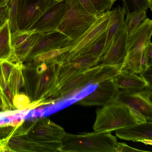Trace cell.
I'll list each match as a JSON object with an SVG mask.
<instances>
[{"label":"cell","mask_w":152,"mask_h":152,"mask_svg":"<svg viewBox=\"0 0 152 152\" xmlns=\"http://www.w3.org/2000/svg\"><path fill=\"white\" fill-rule=\"evenodd\" d=\"M71 45L60 48L51 50L39 53L26 61L34 64H38L46 61L56 58L68 52Z\"/></svg>","instance_id":"24"},{"label":"cell","mask_w":152,"mask_h":152,"mask_svg":"<svg viewBox=\"0 0 152 152\" xmlns=\"http://www.w3.org/2000/svg\"><path fill=\"white\" fill-rule=\"evenodd\" d=\"M43 33L35 32L17 47L13 50L7 61L14 64L22 63L26 60L31 49L37 43Z\"/></svg>","instance_id":"19"},{"label":"cell","mask_w":152,"mask_h":152,"mask_svg":"<svg viewBox=\"0 0 152 152\" xmlns=\"http://www.w3.org/2000/svg\"><path fill=\"white\" fill-rule=\"evenodd\" d=\"M144 48H138L128 51L121 65L122 70L134 74L140 73L141 60Z\"/></svg>","instance_id":"21"},{"label":"cell","mask_w":152,"mask_h":152,"mask_svg":"<svg viewBox=\"0 0 152 152\" xmlns=\"http://www.w3.org/2000/svg\"><path fill=\"white\" fill-rule=\"evenodd\" d=\"M10 0H0V6L8 4Z\"/></svg>","instance_id":"43"},{"label":"cell","mask_w":152,"mask_h":152,"mask_svg":"<svg viewBox=\"0 0 152 152\" xmlns=\"http://www.w3.org/2000/svg\"><path fill=\"white\" fill-rule=\"evenodd\" d=\"M63 60L62 55L38 64H23V86L26 95L35 108L45 104L48 97H53L58 86Z\"/></svg>","instance_id":"1"},{"label":"cell","mask_w":152,"mask_h":152,"mask_svg":"<svg viewBox=\"0 0 152 152\" xmlns=\"http://www.w3.org/2000/svg\"><path fill=\"white\" fill-rule=\"evenodd\" d=\"M152 34V21L147 18L136 29L129 34L127 52L138 48H145L151 42Z\"/></svg>","instance_id":"17"},{"label":"cell","mask_w":152,"mask_h":152,"mask_svg":"<svg viewBox=\"0 0 152 152\" xmlns=\"http://www.w3.org/2000/svg\"><path fill=\"white\" fill-rule=\"evenodd\" d=\"M77 0L89 13L96 17H97L98 15L89 0Z\"/></svg>","instance_id":"36"},{"label":"cell","mask_w":152,"mask_h":152,"mask_svg":"<svg viewBox=\"0 0 152 152\" xmlns=\"http://www.w3.org/2000/svg\"><path fill=\"white\" fill-rule=\"evenodd\" d=\"M96 113V117L93 128L96 132H111L147 121L134 109L113 102L98 108Z\"/></svg>","instance_id":"2"},{"label":"cell","mask_w":152,"mask_h":152,"mask_svg":"<svg viewBox=\"0 0 152 152\" xmlns=\"http://www.w3.org/2000/svg\"><path fill=\"white\" fill-rule=\"evenodd\" d=\"M35 32L34 30L15 32L11 34V43L12 49L17 47Z\"/></svg>","instance_id":"30"},{"label":"cell","mask_w":152,"mask_h":152,"mask_svg":"<svg viewBox=\"0 0 152 152\" xmlns=\"http://www.w3.org/2000/svg\"><path fill=\"white\" fill-rule=\"evenodd\" d=\"M55 0L57 1H60V0Z\"/></svg>","instance_id":"46"},{"label":"cell","mask_w":152,"mask_h":152,"mask_svg":"<svg viewBox=\"0 0 152 152\" xmlns=\"http://www.w3.org/2000/svg\"><path fill=\"white\" fill-rule=\"evenodd\" d=\"M113 80L119 89L140 90L148 87L152 88V85L142 76L125 71L122 70Z\"/></svg>","instance_id":"18"},{"label":"cell","mask_w":152,"mask_h":152,"mask_svg":"<svg viewBox=\"0 0 152 152\" xmlns=\"http://www.w3.org/2000/svg\"><path fill=\"white\" fill-rule=\"evenodd\" d=\"M140 67L141 71L140 73L146 71L149 68L151 67H149L148 65L145 47L143 49L142 52L141 60Z\"/></svg>","instance_id":"37"},{"label":"cell","mask_w":152,"mask_h":152,"mask_svg":"<svg viewBox=\"0 0 152 152\" xmlns=\"http://www.w3.org/2000/svg\"><path fill=\"white\" fill-rule=\"evenodd\" d=\"M98 15L107 10L110 11L113 5L110 0H89Z\"/></svg>","instance_id":"32"},{"label":"cell","mask_w":152,"mask_h":152,"mask_svg":"<svg viewBox=\"0 0 152 152\" xmlns=\"http://www.w3.org/2000/svg\"><path fill=\"white\" fill-rule=\"evenodd\" d=\"M123 5L126 10V14L149 8L148 0H123Z\"/></svg>","instance_id":"27"},{"label":"cell","mask_w":152,"mask_h":152,"mask_svg":"<svg viewBox=\"0 0 152 152\" xmlns=\"http://www.w3.org/2000/svg\"><path fill=\"white\" fill-rule=\"evenodd\" d=\"M77 0H66L65 13L56 30L66 35L70 42L85 32L96 20Z\"/></svg>","instance_id":"4"},{"label":"cell","mask_w":152,"mask_h":152,"mask_svg":"<svg viewBox=\"0 0 152 152\" xmlns=\"http://www.w3.org/2000/svg\"><path fill=\"white\" fill-rule=\"evenodd\" d=\"M117 137L111 132L66 133L61 141V152H115Z\"/></svg>","instance_id":"3"},{"label":"cell","mask_w":152,"mask_h":152,"mask_svg":"<svg viewBox=\"0 0 152 152\" xmlns=\"http://www.w3.org/2000/svg\"><path fill=\"white\" fill-rule=\"evenodd\" d=\"M128 35L125 24L116 35L106 53L100 58L102 64L108 65L121 64L127 52Z\"/></svg>","instance_id":"12"},{"label":"cell","mask_w":152,"mask_h":152,"mask_svg":"<svg viewBox=\"0 0 152 152\" xmlns=\"http://www.w3.org/2000/svg\"><path fill=\"white\" fill-rule=\"evenodd\" d=\"M29 121L26 126L24 121L23 129L28 137L35 141L42 142H61L66 133L63 128L45 117Z\"/></svg>","instance_id":"6"},{"label":"cell","mask_w":152,"mask_h":152,"mask_svg":"<svg viewBox=\"0 0 152 152\" xmlns=\"http://www.w3.org/2000/svg\"><path fill=\"white\" fill-rule=\"evenodd\" d=\"M107 31L99 37L92 44L86 53H90L99 57L104 46Z\"/></svg>","instance_id":"31"},{"label":"cell","mask_w":152,"mask_h":152,"mask_svg":"<svg viewBox=\"0 0 152 152\" xmlns=\"http://www.w3.org/2000/svg\"><path fill=\"white\" fill-rule=\"evenodd\" d=\"M2 73L5 80L7 83L9 81L12 71L16 64L7 60L1 61Z\"/></svg>","instance_id":"33"},{"label":"cell","mask_w":152,"mask_h":152,"mask_svg":"<svg viewBox=\"0 0 152 152\" xmlns=\"http://www.w3.org/2000/svg\"><path fill=\"white\" fill-rule=\"evenodd\" d=\"M102 64L79 73L58 86L53 97L58 98L90 83L91 80L104 66Z\"/></svg>","instance_id":"13"},{"label":"cell","mask_w":152,"mask_h":152,"mask_svg":"<svg viewBox=\"0 0 152 152\" xmlns=\"http://www.w3.org/2000/svg\"><path fill=\"white\" fill-rule=\"evenodd\" d=\"M24 118L0 124V147L1 151H7L9 140L14 135L24 121Z\"/></svg>","instance_id":"22"},{"label":"cell","mask_w":152,"mask_h":152,"mask_svg":"<svg viewBox=\"0 0 152 152\" xmlns=\"http://www.w3.org/2000/svg\"><path fill=\"white\" fill-rule=\"evenodd\" d=\"M22 63L15 65L8 82L12 89L14 97L19 94L20 88L23 87L24 79L22 71Z\"/></svg>","instance_id":"25"},{"label":"cell","mask_w":152,"mask_h":152,"mask_svg":"<svg viewBox=\"0 0 152 152\" xmlns=\"http://www.w3.org/2000/svg\"><path fill=\"white\" fill-rule=\"evenodd\" d=\"M100 61L98 56L86 53L70 60L65 59L63 64L73 74L81 72L94 66Z\"/></svg>","instance_id":"20"},{"label":"cell","mask_w":152,"mask_h":152,"mask_svg":"<svg viewBox=\"0 0 152 152\" xmlns=\"http://www.w3.org/2000/svg\"><path fill=\"white\" fill-rule=\"evenodd\" d=\"M116 136L121 139L139 142L152 140V122L147 121L121 128L115 130Z\"/></svg>","instance_id":"16"},{"label":"cell","mask_w":152,"mask_h":152,"mask_svg":"<svg viewBox=\"0 0 152 152\" xmlns=\"http://www.w3.org/2000/svg\"><path fill=\"white\" fill-rule=\"evenodd\" d=\"M0 152L1 151V149L0 147Z\"/></svg>","instance_id":"47"},{"label":"cell","mask_w":152,"mask_h":152,"mask_svg":"<svg viewBox=\"0 0 152 152\" xmlns=\"http://www.w3.org/2000/svg\"><path fill=\"white\" fill-rule=\"evenodd\" d=\"M13 49L11 43V33L8 20L0 28V61L7 60Z\"/></svg>","instance_id":"23"},{"label":"cell","mask_w":152,"mask_h":152,"mask_svg":"<svg viewBox=\"0 0 152 152\" xmlns=\"http://www.w3.org/2000/svg\"><path fill=\"white\" fill-rule=\"evenodd\" d=\"M145 49L146 52L148 65L149 67H151L152 65V44L151 42L145 47Z\"/></svg>","instance_id":"38"},{"label":"cell","mask_w":152,"mask_h":152,"mask_svg":"<svg viewBox=\"0 0 152 152\" xmlns=\"http://www.w3.org/2000/svg\"><path fill=\"white\" fill-rule=\"evenodd\" d=\"M126 14V10L124 5H118L114 9L110 11L106 41L100 55V58L106 53L116 34L125 26L124 18Z\"/></svg>","instance_id":"15"},{"label":"cell","mask_w":152,"mask_h":152,"mask_svg":"<svg viewBox=\"0 0 152 152\" xmlns=\"http://www.w3.org/2000/svg\"><path fill=\"white\" fill-rule=\"evenodd\" d=\"M61 142H42L33 140L26 134L16 132L9 140L7 151L55 152L59 151Z\"/></svg>","instance_id":"10"},{"label":"cell","mask_w":152,"mask_h":152,"mask_svg":"<svg viewBox=\"0 0 152 152\" xmlns=\"http://www.w3.org/2000/svg\"><path fill=\"white\" fill-rule=\"evenodd\" d=\"M13 105L17 110H29L33 109L32 104L28 96L24 94H18L13 99Z\"/></svg>","instance_id":"29"},{"label":"cell","mask_w":152,"mask_h":152,"mask_svg":"<svg viewBox=\"0 0 152 152\" xmlns=\"http://www.w3.org/2000/svg\"><path fill=\"white\" fill-rule=\"evenodd\" d=\"M66 0H49L41 16L28 30L45 33L56 30L65 11Z\"/></svg>","instance_id":"8"},{"label":"cell","mask_w":152,"mask_h":152,"mask_svg":"<svg viewBox=\"0 0 152 152\" xmlns=\"http://www.w3.org/2000/svg\"><path fill=\"white\" fill-rule=\"evenodd\" d=\"M146 18V11L145 10L126 14L125 22L129 34L136 29Z\"/></svg>","instance_id":"26"},{"label":"cell","mask_w":152,"mask_h":152,"mask_svg":"<svg viewBox=\"0 0 152 152\" xmlns=\"http://www.w3.org/2000/svg\"><path fill=\"white\" fill-rule=\"evenodd\" d=\"M0 110L9 111L16 110L7 100L0 90Z\"/></svg>","instance_id":"34"},{"label":"cell","mask_w":152,"mask_h":152,"mask_svg":"<svg viewBox=\"0 0 152 152\" xmlns=\"http://www.w3.org/2000/svg\"><path fill=\"white\" fill-rule=\"evenodd\" d=\"M115 152H149L137 149L127 145L125 143L118 142L115 148Z\"/></svg>","instance_id":"35"},{"label":"cell","mask_w":152,"mask_h":152,"mask_svg":"<svg viewBox=\"0 0 152 152\" xmlns=\"http://www.w3.org/2000/svg\"><path fill=\"white\" fill-rule=\"evenodd\" d=\"M7 20L4 18H0V28L5 23Z\"/></svg>","instance_id":"42"},{"label":"cell","mask_w":152,"mask_h":152,"mask_svg":"<svg viewBox=\"0 0 152 152\" xmlns=\"http://www.w3.org/2000/svg\"><path fill=\"white\" fill-rule=\"evenodd\" d=\"M49 0H18V31L28 30L42 13Z\"/></svg>","instance_id":"9"},{"label":"cell","mask_w":152,"mask_h":152,"mask_svg":"<svg viewBox=\"0 0 152 152\" xmlns=\"http://www.w3.org/2000/svg\"><path fill=\"white\" fill-rule=\"evenodd\" d=\"M139 142H142L146 145H151L152 144V140L145 139L140 140Z\"/></svg>","instance_id":"41"},{"label":"cell","mask_w":152,"mask_h":152,"mask_svg":"<svg viewBox=\"0 0 152 152\" xmlns=\"http://www.w3.org/2000/svg\"><path fill=\"white\" fill-rule=\"evenodd\" d=\"M112 4L113 5L115 2L117 0H110ZM122 1L123 0H122Z\"/></svg>","instance_id":"45"},{"label":"cell","mask_w":152,"mask_h":152,"mask_svg":"<svg viewBox=\"0 0 152 152\" xmlns=\"http://www.w3.org/2000/svg\"><path fill=\"white\" fill-rule=\"evenodd\" d=\"M148 1L149 4V8L151 10V11H152V0H148Z\"/></svg>","instance_id":"44"},{"label":"cell","mask_w":152,"mask_h":152,"mask_svg":"<svg viewBox=\"0 0 152 152\" xmlns=\"http://www.w3.org/2000/svg\"><path fill=\"white\" fill-rule=\"evenodd\" d=\"M70 42L66 35L58 31L43 33L39 42L30 51L26 61L41 52L70 45Z\"/></svg>","instance_id":"14"},{"label":"cell","mask_w":152,"mask_h":152,"mask_svg":"<svg viewBox=\"0 0 152 152\" xmlns=\"http://www.w3.org/2000/svg\"><path fill=\"white\" fill-rule=\"evenodd\" d=\"M18 0H10L9 6L8 19L11 34L18 31L17 26V5Z\"/></svg>","instance_id":"28"},{"label":"cell","mask_w":152,"mask_h":152,"mask_svg":"<svg viewBox=\"0 0 152 152\" xmlns=\"http://www.w3.org/2000/svg\"><path fill=\"white\" fill-rule=\"evenodd\" d=\"M109 15V10L99 14L85 32L70 42L71 48L64 55L66 60L72 59L87 53L94 42L107 31Z\"/></svg>","instance_id":"5"},{"label":"cell","mask_w":152,"mask_h":152,"mask_svg":"<svg viewBox=\"0 0 152 152\" xmlns=\"http://www.w3.org/2000/svg\"><path fill=\"white\" fill-rule=\"evenodd\" d=\"M152 88L140 90H119L113 102L134 109L147 121L152 120Z\"/></svg>","instance_id":"7"},{"label":"cell","mask_w":152,"mask_h":152,"mask_svg":"<svg viewBox=\"0 0 152 152\" xmlns=\"http://www.w3.org/2000/svg\"><path fill=\"white\" fill-rule=\"evenodd\" d=\"M0 18H4L8 20L9 18L8 4L0 6Z\"/></svg>","instance_id":"39"},{"label":"cell","mask_w":152,"mask_h":152,"mask_svg":"<svg viewBox=\"0 0 152 152\" xmlns=\"http://www.w3.org/2000/svg\"><path fill=\"white\" fill-rule=\"evenodd\" d=\"M119 89L113 79L99 84L93 92L76 102L84 106H104L112 103Z\"/></svg>","instance_id":"11"},{"label":"cell","mask_w":152,"mask_h":152,"mask_svg":"<svg viewBox=\"0 0 152 152\" xmlns=\"http://www.w3.org/2000/svg\"><path fill=\"white\" fill-rule=\"evenodd\" d=\"M7 84L2 70L1 61H0V90L1 92L3 91L6 87Z\"/></svg>","instance_id":"40"}]
</instances>
